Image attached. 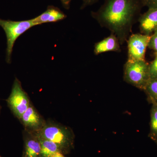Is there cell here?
Returning <instances> with one entry per match:
<instances>
[{"label":"cell","instance_id":"1","mask_svg":"<svg viewBox=\"0 0 157 157\" xmlns=\"http://www.w3.org/2000/svg\"><path fill=\"white\" fill-rule=\"evenodd\" d=\"M144 6L142 0H105L91 15L98 23L117 37L121 45L127 42Z\"/></svg>","mask_w":157,"mask_h":157},{"label":"cell","instance_id":"2","mask_svg":"<svg viewBox=\"0 0 157 157\" xmlns=\"http://www.w3.org/2000/svg\"><path fill=\"white\" fill-rule=\"evenodd\" d=\"M36 134L56 144L63 154L67 153L73 147L74 135L67 127L53 122L46 123Z\"/></svg>","mask_w":157,"mask_h":157},{"label":"cell","instance_id":"3","mask_svg":"<svg viewBox=\"0 0 157 157\" xmlns=\"http://www.w3.org/2000/svg\"><path fill=\"white\" fill-rule=\"evenodd\" d=\"M124 78L129 84L144 90L150 80L149 63L145 59L128 60L124 66Z\"/></svg>","mask_w":157,"mask_h":157},{"label":"cell","instance_id":"4","mask_svg":"<svg viewBox=\"0 0 157 157\" xmlns=\"http://www.w3.org/2000/svg\"><path fill=\"white\" fill-rule=\"evenodd\" d=\"M34 26L33 19L14 21L0 18V26L5 31L7 39L6 60L7 63H11L13 47L17 39Z\"/></svg>","mask_w":157,"mask_h":157},{"label":"cell","instance_id":"5","mask_svg":"<svg viewBox=\"0 0 157 157\" xmlns=\"http://www.w3.org/2000/svg\"><path fill=\"white\" fill-rule=\"evenodd\" d=\"M7 102L11 112L19 119L30 106L28 96L23 89L21 83L17 78L14 79Z\"/></svg>","mask_w":157,"mask_h":157},{"label":"cell","instance_id":"6","mask_svg":"<svg viewBox=\"0 0 157 157\" xmlns=\"http://www.w3.org/2000/svg\"><path fill=\"white\" fill-rule=\"evenodd\" d=\"M151 36L143 34H133L127 40L128 59L129 60L145 59L147 48Z\"/></svg>","mask_w":157,"mask_h":157},{"label":"cell","instance_id":"7","mask_svg":"<svg viewBox=\"0 0 157 157\" xmlns=\"http://www.w3.org/2000/svg\"><path fill=\"white\" fill-rule=\"evenodd\" d=\"M20 120L25 127L32 132H39L45 124L42 117L31 104Z\"/></svg>","mask_w":157,"mask_h":157},{"label":"cell","instance_id":"8","mask_svg":"<svg viewBox=\"0 0 157 157\" xmlns=\"http://www.w3.org/2000/svg\"><path fill=\"white\" fill-rule=\"evenodd\" d=\"M138 21L141 34L151 36L157 29V8L149 9L140 14Z\"/></svg>","mask_w":157,"mask_h":157},{"label":"cell","instance_id":"9","mask_svg":"<svg viewBox=\"0 0 157 157\" xmlns=\"http://www.w3.org/2000/svg\"><path fill=\"white\" fill-rule=\"evenodd\" d=\"M66 17L67 15L58 8L49 6L45 12L33 18V21L34 25L36 26L47 23L57 22Z\"/></svg>","mask_w":157,"mask_h":157},{"label":"cell","instance_id":"10","mask_svg":"<svg viewBox=\"0 0 157 157\" xmlns=\"http://www.w3.org/2000/svg\"><path fill=\"white\" fill-rule=\"evenodd\" d=\"M111 51H121L120 43L117 37L113 34H111L109 36L95 44L94 53L95 55Z\"/></svg>","mask_w":157,"mask_h":157},{"label":"cell","instance_id":"11","mask_svg":"<svg viewBox=\"0 0 157 157\" xmlns=\"http://www.w3.org/2000/svg\"><path fill=\"white\" fill-rule=\"evenodd\" d=\"M41 145L36 134L26 139L24 154L25 157H41Z\"/></svg>","mask_w":157,"mask_h":157},{"label":"cell","instance_id":"12","mask_svg":"<svg viewBox=\"0 0 157 157\" xmlns=\"http://www.w3.org/2000/svg\"><path fill=\"white\" fill-rule=\"evenodd\" d=\"M37 135L41 145V157H50L58 152L62 153L60 148L56 144L50 140L42 138L39 135Z\"/></svg>","mask_w":157,"mask_h":157},{"label":"cell","instance_id":"13","mask_svg":"<svg viewBox=\"0 0 157 157\" xmlns=\"http://www.w3.org/2000/svg\"><path fill=\"white\" fill-rule=\"evenodd\" d=\"M149 136L152 140H157V105L152 104L150 112V131Z\"/></svg>","mask_w":157,"mask_h":157},{"label":"cell","instance_id":"14","mask_svg":"<svg viewBox=\"0 0 157 157\" xmlns=\"http://www.w3.org/2000/svg\"><path fill=\"white\" fill-rule=\"evenodd\" d=\"M151 103H157V78L150 79L144 90Z\"/></svg>","mask_w":157,"mask_h":157},{"label":"cell","instance_id":"15","mask_svg":"<svg viewBox=\"0 0 157 157\" xmlns=\"http://www.w3.org/2000/svg\"><path fill=\"white\" fill-rule=\"evenodd\" d=\"M154 59L149 63V71L150 79L157 78V53H155Z\"/></svg>","mask_w":157,"mask_h":157},{"label":"cell","instance_id":"16","mask_svg":"<svg viewBox=\"0 0 157 157\" xmlns=\"http://www.w3.org/2000/svg\"><path fill=\"white\" fill-rule=\"evenodd\" d=\"M148 47L155 52V53H157V29L155 30L151 36Z\"/></svg>","mask_w":157,"mask_h":157},{"label":"cell","instance_id":"17","mask_svg":"<svg viewBox=\"0 0 157 157\" xmlns=\"http://www.w3.org/2000/svg\"><path fill=\"white\" fill-rule=\"evenodd\" d=\"M144 6H147L149 9H157V0H142Z\"/></svg>","mask_w":157,"mask_h":157},{"label":"cell","instance_id":"18","mask_svg":"<svg viewBox=\"0 0 157 157\" xmlns=\"http://www.w3.org/2000/svg\"><path fill=\"white\" fill-rule=\"evenodd\" d=\"M98 0H83V3L82 5L81 9H84L87 6H91L97 2Z\"/></svg>","mask_w":157,"mask_h":157},{"label":"cell","instance_id":"19","mask_svg":"<svg viewBox=\"0 0 157 157\" xmlns=\"http://www.w3.org/2000/svg\"><path fill=\"white\" fill-rule=\"evenodd\" d=\"M72 1V0H60L64 8L67 9H70V3Z\"/></svg>","mask_w":157,"mask_h":157},{"label":"cell","instance_id":"20","mask_svg":"<svg viewBox=\"0 0 157 157\" xmlns=\"http://www.w3.org/2000/svg\"><path fill=\"white\" fill-rule=\"evenodd\" d=\"M50 157H65L64 156L63 154L61 152H58L52 155Z\"/></svg>","mask_w":157,"mask_h":157},{"label":"cell","instance_id":"21","mask_svg":"<svg viewBox=\"0 0 157 157\" xmlns=\"http://www.w3.org/2000/svg\"><path fill=\"white\" fill-rule=\"evenodd\" d=\"M155 142H156V144H157V140H155Z\"/></svg>","mask_w":157,"mask_h":157},{"label":"cell","instance_id":"22","mask_svg":"<svg viewBox=\"0 0 157 157\" xmlns=\"http://www.w3.org/2000/svg\"><path fill=\"white\" fill-rule=\"evenodd\" d=\"M0 157H2V156H1V155H0Z\"/></svg>","mask_w":157,"mask_h":157},{"label":"cell","instance_id":"23","mask_svg":"<svg viewBox=\"0 0 157 157\" xmlns=\"http://www.w3.org/2000/svg\"><path fill=\"white\" fill-rule=\"evenodd\" d=\"M0 109H1V107H0Z\"/></svg>","mask_w":157,"mask_h":157},{"label":"cell","instance_id":"24","mask_svg":"<svg viewBox=\"0 0 157 157\" xmlns=\"http://www.w3.org/2000/svg\"></svg>","mask_w":157,"mask_h":157},{"label":"cell","instance_id":"25","mask_svg":"<svg viewBox=\"0 0 157 157\" xmlns=\"http://www.w3.org/2000/svg\"><path fill=\"white\" fill-rule=\"evenodd\" d=\"M23 157H24V156H23Z\"/></svg>","mask_w":157,"mask_h":157}]
</instances>
